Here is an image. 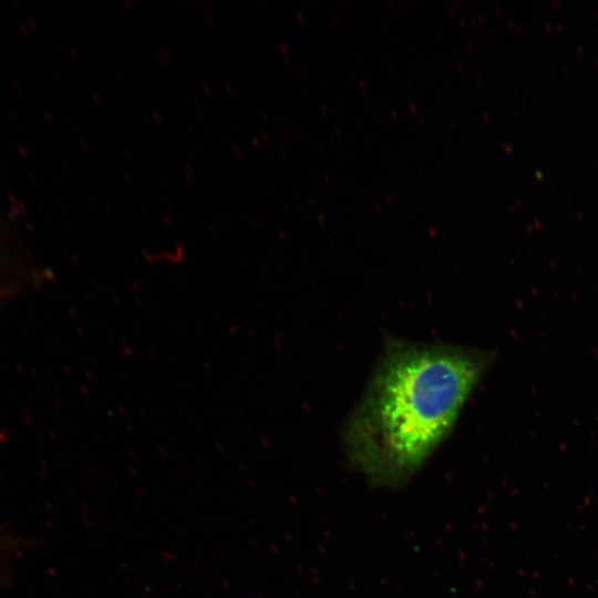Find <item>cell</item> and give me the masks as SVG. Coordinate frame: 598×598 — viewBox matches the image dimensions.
Here are the masks:
<instances>
[{
	"label": "cell",
	"mask_w": 598,
	"mask_h": 598,
	"mask_svg": "<svg viewBox=\"0 0 598 598\" xmlns=\"http://www.w3.org/2000/svg\"><path fill=\"white\" fill-rule=\"evenodd\" d=\"M483 368L463 347L388 337L346 423L351 453L369 468L415 470L452 431Z\"/></svg>",
	"instance_id": "cell-1"
}]
</instances>
